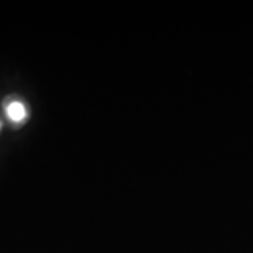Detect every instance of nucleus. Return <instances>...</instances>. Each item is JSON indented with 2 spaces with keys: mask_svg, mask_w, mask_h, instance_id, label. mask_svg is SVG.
Masks as SVG:
<instances>
[{
  "mask_svg": "<svg viewBox=\"0 0 253 253\" xmlns=\"http://www.w3.org/2000/svg\"><path fill=\"white\" fill-rule=\"evenodd\" d=\"M5 110H7V117L12 120L13 124H23L28 117V110L25 107V104L20 102V100H12V102H8Z\"/></svg>",
  "mask_w": 253,
  "mask_h": 253,
  "instance_id": "obj_1",
  "label": "nucleus"
}]
</instances>
